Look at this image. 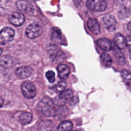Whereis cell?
<instances>
[{
	"label": "cell",
	"mask_w": 131,
	"mask_h": 131,
	"mask_svg": "<svg viewBox=\"0 0 131 131\" xmlns=\"http://www.w3.org/2000/svg\"><path fill=\"white\" fill-rule=\"evenodd\" d=\"M56 105L53 100L48 97H43L39 104L41 112L47 117L53 116L56 114Z\"/></svg>",
	"instance_id": "obj_1"
},
{
	"label": "cell",
	"mask_w": 131,
	"mask_h": 131,
	"mask_svg": "<svg viewBox=\"0 0 131 131\" xmlns=\"http://www.w3.org/2000/svg\"><path fill=\"white\" fill-rule=\"evenodd\" d=\"M42 33V28L40 25L38 23H32L29 25L26 30L27 36L31 39H35L40 36Z\"/></svg>",
	"instance_id": "obj_2"
},
{
	"label": "cell",
	"mask_w": 131,
	"mask_h": 131,
	"mask_svg": "<svg viewBox=\"0 0 131 131\" xmlns=\"http://www.w3.org/2000/svg\"><path fill=\"white\" fill-rule=\"evenodd\" d=\"M23 95L27 98H33L36 95V89L35 85L29 81H24L21 85Z\"/></svg>",
	"instance_id": "obj_3"
},
{
	"label": "cell",
	"mask_w": 131,
	"mask_h": 131,
	"mask_svg": "<svg viewBox=\"0 0 131 131\" xmlns=\"http://www.w3.org/2000/svg\"><path fill=\"white\" fill-rule=\"evenodd\" d=\"M86 5L94 12H102L107 8V3L104 0H88Z\"/></svg>",
	"instance_id": "obj_4"
},
{
	"label": "cell",
	"mask_w": 131,
	"mask_h": 131,
	"mask_svg": "<svg viewBox=\"0 0 131 131\" xmlns=\"http://www.w3.org/2000/svg\"><path fill=\"white\" fill-rule=\"evenodd\" d=\"M15 35L14 31L10 27H4L0 31V44L6 45L11 42Z\"/></svg>",
	"instance_id": "obj_5"
},
{
	"label": "cell",
	"mask_w": 131,
	"mask_h": 131,
	"mask_svg": "<svg viewBox=\"0 0 131 131\" xmlns=\"http://www.w3.org/2000/svg\"><path fill=\"white\" fill-rule=\"evenodd\" d=\"M17 8L21 12L26 14H32L33 12V4L28 0H18L16 3Z\"/></svg>",
	"instance_id": "obj_6"
},
{
	"label": "cell",
	"mask_w": 131,
	"mask_h": 131,
	"mask_svg": "<svg viewBox=\"0 0 131 131\" xmlns=\"http://www.w3.org/2000/svg\"><path fill=\"white\" fill-rule=\"evenodd\" d=\"M103 21L105 28L109 31H113L116 29V20L114 16L106 14L103 18Z\"/></svg>",
	"instance_id": "obj_7"
},
{
	"label": "cell",
	"mask_w": 131,
	"mask_h": 131,
	"mask_svg": "<svg viewBox=\"0 0 131 131\" xmlns=\"http://www.w3.org/2000/svg\"><path fill=\"white\" fill-rule=\"evenodd\" d=\"M9 21L15 26H20L25 21V16L21 13L14 12L9 16Z\"/></svg>",
	"instance_id": "obj_8"
},
{
	"label": "cell",
	"mask_w": 131,
	"mask_h": 131,
	"mask_svg": "<svg viewBox=\"0 0 131 131\" xmlns=\"http://www.w3.org/2000/svg\"><path fill=\"white\" fill-rule=\"evenodd\" d=\"M32 69L29 66H23L17 68L15 70L16 75L20 79L29 77L32 73Z\"/></svg>",
	"instance_id": "obj_9"
},
{
	"label": "cell",
	"mask_w": 131,
	"mask_h": 131,
	"mask_svg": "<svg viewBox=\"0 0 131 131\" xmlns=\"http://www.w3.org/2000/svg\"><path fill=\"white\" fill-rule=\"evenodd\" d=\"M48 52L51 58L54 60H58L63 59V53L55 46L51 45L48 48Z\"/></svg>",
	"instance_id": "obj_10"
},
{
	"label": "cell",
	"mask_w": 131,
	"mask_h": 131,
	"mask_svg": "<svg viewBox=\"0 0 131 131\" xmlns=\"http://www.w3.org/2000/svg\"><path fill=\"white\" fill-rule=\"evenodd\" d=\"M55 126L53 122L49 120L41 121L38 124V131H54Z\"/></svg>",
	"instance_id": "obj_11"
},
{
	"label": "cell",
	"mask_w": 131,
	"mask_h": 131,
	"mask_svg": "<svg viewBox=\"0 0 131 131\" xmlns=\"http://www.w3.org/2000/svg\"><path fill=\"white\" fill-rule=\"evenodd\" d=\"M88 26L94 34L97 35L100 33V27L99 22L95 18H90L88 21Z\"/></svg>",
	"instance_id": "obj_12"
},
{
	"label": "cell",
	"mask_w": 131,
	"mask_h": 131,
	"mask_svg": "<svg viewBox=\"0 0 131 131\" xmlns=\"http://www.w3.org/2000/svg\"><path fill=\"white\" fill-rule=\"evenodd\" d=\"M57 71L59 77L62 79H67L70 73V70L69 67L63 64H60L58 66Z\"/></svg>",
	"instance_id": "obj_13"
},
{
	"label": "cell",
	"mask_w": 131,
	"mask_h": 131,
	"mask_svg": "<svg viewBox=\"0 0 131 131\" xmlns=\"http://www.w3.org/2000/svg\"><path fill=\"white\" fill-rule=\"evenodd\" d=\"M97 43L99 47L104 51H110L112 49V45L111 42L109 40L105 38H102L98 39Z\"/></svg>",
	"instance_id": "obj_14"
},
{
	"label": "cell",
	"mask_w": 131,
	"mask_h": 131,
	"mask_svg": "<svg viewBox=\"0 0 131 131\" xmlns=\"http://www.w3.org/2000/svg\"><path fill=\"white\" fill-rule=\"evenodd\" d=\"M114 42L115 45L119 49H123L125 46V39L123 35L120 33H118L115 35Z\"/></svg>",
	"instance_id": "obj_15"
},
{
	"label": "cell",
	"mask_w": 131,
	"mask_h": 131,
	"mask_svg": "<svg viewBox=\"0 0 131 131\" xmlns=\"http://www.w3.org/2000/svg\"><path fill=\"white\" fill-rule=\"evenodd\" d=\"M13 61L12 58L9 56H3L0 57V66L4 68L8 69L12 67Z\"/></svg>",
	"instance_id": "obj_16"
},
{
	"label": "cell",
	"mask_w": 131,
	"mask_h": 131,
	"mask_svg": "<svg viewBox=\"0 0 131 131\" xmlns=\"http://www.w3.org/2000/svg\"><path fill=\"white\" fill-rule=\"evenodd\" d=\"M121 75L125 85L131 91V73L125 70H123L121 71Z\"/></svg>",
	"instance_id": "obj_17"
},
{
	"label": "cell",
	"mask_w": 131,
	"mask_h": 131,
	"mask_svg": "<svg viewBox=\"0 0 131 131\" xmlns=\"http://www.w3.org/2000/svg\"><path fill=\"white\" fill-rule=\"evenodd\" d=\"M73 92L71 90L68 89L61 92L59 95L58 98L64 104H65L67 100L72 98L73 97Z\"/></svg>",
	"instance_id": "obj_18"
},
{
	"label": "cell",
	"mask_w": 131,
	"mask_h": 131,
	"mask_svg": "<svg viewBox=\"0 0 131 131\" xmlns=\"http://www.w3.org/2000/svg\"><path fill=\"white\" fill-rule=\"evenodd\" d=\"M32 119V115L30 113L24 112L21 113L18 118L19 122L23 124H27L30 123Z\"/></svg>",
	"instance_id": "obj_19"
},
{
	"label": "cell",
	"mask_w": 131,
	"mask_h": 131,
	"mask_svg": "<svg viewBox=\"0 0 131 131\" xmlns=\"http://www.w3.org/2000/svg\"><path fill=\"white\" fill-rule=\"evenodd\" d=\"M73 127V124L70 121H64L60 123L57 127L58 131H71Z\"/></svg>",
	"instance_id": "obj_20"
},
{
	"label": "cell",
	"mask_w": 131,
	"mask_h": 131,
	"mask_svg": "<svg viewBox=\"0 0 131 131\" xmlns=\"http://www.w3.org/2000/svg\"><path fill=\"white\" fill-rule=\"evenodd\" d=\"M100 60L102 64L105 67H110L112 63V59L109 54L103 52L100 56Z\"/></svg>",
	"instance_id": "obj_21"
},
{
	"label": "cell",
	"mask_w": 131,
	"mask_h": 131,
	"mask_svg": "<svg viewBox=\"0 0 131 131\" xmlns=\"http://www.w3.org/2000/svg\"><path fill=\"white\" fill-rule=\"evenodd\" d=\"M61 32L57 28H54L52 31L51 38L52 41L56 43H59L61 41Z\"/></svg>",
	"instance_id": "obj_22"
},
{
	"label": "cell",
	"mask_w": 131,
	"mask_h": 131,
	"mask_svg": "<svg viewBox=\"0 0 131 131\" xmlns=\"http://www.w3.org/2000/svg\"><path fill=\"white\" fill-rule=\"evenodd\" d=\"M115 56L118 62L121 64H123L125 63V58L123 54L120 51L119 49H114Z\"/></svg>",
	"instance_id": "obj_23"
},
{
	"label": "cell",
	"mask_w": 131,
	"mask_h": 131,
	"mask_svg": "<svg viewBox=\"0 0 131 131\" xmlns=\"http://www.w3.org/2000/svg\"><path fill=\"white\" fill-rule=\"evenodd\" d=\"M66 87V83L64 81H60L55 86V90L56 92H61L64 91Z\"/></svg>",
	"instance_id": "obj_24"
},
{
	"label": "cell",
	"mask_w": 131,
	"mask_h": 131,
	"mask_svg": "<svg viewBox=\"0 0 131 131\" xmlns=\"http://www.w3.org/2000/svg\"><path fill=\"white\" fill-rule=\"evenodd\" d=\"M46 77L48 81L52 83L55 80V73L52 71H49L46 73Z\"/></svg>",
	"instance_id": "obj_25"
},
{
	"label": "cell",
	"mask_w": 131,
	"mask_h": 131,
	"mask_svg": "<svg viewBox=\"0 0 131 131\" xmlns=\"http://www.w3.org/2000/svg\"><path fill=\"white\" fill-rule=\"evenodd\" d=\"M125 43L128 50L131 52V36H126L125 39Z\"/></svg>",
	"instance_id": "obj_26"
},
{
	"label": "cell",
	"mask_w": 131,
	"mask_h": 131,
	"mask_svg": "<svg viewBox=\"0 0 131 131\" xmlns=\"http://www.w3.org/2000/svg\"><path fill=\"white\" fill-rule=\"evenodd\" d=\"M78 102V98L76 96H73L72 98H70V104L71 105H74L77 104Z\"/></svg>",
	"instance_id": "obj_27"
},
{
	"label": "cell",
	"mask_w": 131,
	"mask_h": 131,
	"mask_svg": "<svg viewBox=\"0 0 131 131\" xmlns=\"http://www.w3.org/2000/svg\"><path fill=\"white\" fill-rule=\"evenodd\" d=\"M124 1V0H114V2L115 5L120 6L123 3Z\"/></svg>",
	"instance_id": "obj_28"
},
{
	"label": "cell",
	"mask_w": 131,
	"mask_h": 131,
	"mask_svg": "<svg viewBox=\"0 0 131 131\" xmlns=\"http://www.w3.org/2000/svg\"><path fill=\"white\" fill-rule=\"evenodd\" d=\"M127 29L128 31L131 33V21H129L127 25Z\"/></svg>",
	"instance_id": "obj_29"
},
{
	"label": "cell",
	"mask_w": 131,
	"mask_h": 131,
	"mask_svg": "<svg viewBox=\"0 0 131 131\" xmlns=\"http://www.w3.org/2000/svg\"><path fill=\"white\" fill-rule=\"evenodd\" d=\"M4 103V100L3 98L0 96V107H1Z\"/></svg>",
	"instance_id": "obj_30"
},
{
	"label": "cell",
	"mask_w": 131,
	"mask_h": 131,
	"mask_svg": "<svg viewBox=\"0 0 131 131\" xmlns=\"http://www.w3.org/2000/svg\"><path fill=\"white\" fill-rule=\"evenodd\" d=\"M1 54H2V49L0 48V55Z\"/></svg>",
	"instance_id": "obj_31"
},
{
	"label": "cell",
	"mask_w": 131,
	"mask_h": 131,
	"mask_svg": "<svg viewBox=\"0 0 131 131\" xmlns=\"http://www.w3.org/2000/svg\"><path fill=\"white\" fill-rule=\"evenodd\" d=\"M74 131H76V130H74Z\"/></svg>",
	"instance_id": "obj_32"
}]
</instances>
